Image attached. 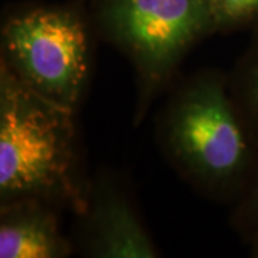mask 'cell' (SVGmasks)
Returning <instances> with one entry per match:
<instances>
[{
	"label": "cell",
	"mask_w": 258,
	"mask_h": 258,
	"mask_svg": "<svg viewBox=\"0 0 258 258\" xmlns=\"http://www.w3.org/2000/svg\"><path fill=\"white\" fill-rule=\"evenodd\" d=\"M159 145L178 174L204 195L235 203L258 162V142L230 91L228 76L188 78L159 113Z\"/></svg>",
	"instance_id": "6da1fadb"
},
{
	"label": "cell",
	"mask_w": 258,
	"mask_h": 258,
	"mask_svg": "<svg viewBox=\"0 0 258 258\" xmlns=\"http://www.w3.org/2000/svg\"><path fill=\"white\" fill-rule=\"evenodd\" d=\"M89 182L81 169L75 111L33 92L0 62V205L42 200L78 215Z\"/></svg>",
	"instance_id": "7a4b0ae2"
},
{
	"label": "cell",
	"mask_w": 258,
	"mask_h": 258,
	"mask_svg": "<svg viewBox=\"0 0 258 258\" xmlns=\"http://www.w3.org/2000/svg\"><path fill=\"white\" fill-rule=\"evenodd\" d=\"M33 92L76 112L91 72V40L79 10L36 6L2 26V59Z\"/></svg>",
	"instance_id": "3957f363"
},
{
	"label": "cell",
	"mask_w": 258,
	"mask_h": 258,
	"mask_svg": "<svg viewBox=\"0 0 258 258\" xmlns=\"http://www.w3.org/2000/svg\"><path fill=\"white\" fill-rule=\"evenodd\" d=\"M99 22L148 88L165 82L186 52L215 32L212 0H102Z\"/></svg>",
	"instance_id": "277c9868"
},
{
	"label": "cell",
	"mask_w": 258,
	"mask_h": 258,
	"mask_svg": "<svg viewBox=\"0 0 258 258\" xmlns=\"http://www.w3.org/2000/svg\"><path fill=\"white\" fill-rule=\"evenodd\" d=\"M76 217L75 242L85 257H159L132 198L108 172L91 179L85 207Z\"/></svg>",
	"instance_id": "5b68a950"
},
{
	"label": "cell",
	"mask_w": 258,
	"mask_h": 258,
	"mask_svg": "<svg viewBox=\"0 0 258 258\" xmlns=\"http://www.w3.org/2000/svg\"><path fill=\"white\" fill-rule=\"evenodd\" d=\"M59 207L42 200L0 205V257L64 258L75 245L63 234Z\"/></svg>",
	"instance_id": "8992f818"
},
{
	"label": "cell",
	"mask_w": 258,
	"mask_h": 258,
	"mask_svg": "<svg viewBox=\"0 0 258 258\" xmlns=\"http://www.w3.org/2000/svg\"><path fill=\"white\" fill-rule=\"evenodd\" d=\"M228 83L234 101L258 142V29L254 30L249 46L228 76Z\"/></svg>",
	"instance_id": "52a82bcc"
},
{
	"label": "cell",
	"mask_w": 258,
	"mask_h": 258,
	"mask_svg": "<svg viewBox=\"0 0 258 258\" xmlns=\"http://www.w3.org/2000/svg\"><path fill=\"white\" fill-rule=\"evenodd\" d=\"M215 30L258 29V0H212Z\"/></svg>",
	"instance_id": "ba28073f"
},
{
	"label": "cell",
	"mask_w": 258,
	"mask_h": 258,
	"mask_svg": "<svg viewBox=\"0 0 258 258\" xmlns=\"http://www.w3.org/2000/svg\"><path fill=\"white\" fill-rule=\"evenodd\" d=\"M232 224L247 242L258 240V162L248 184L235 201Z\"/></svg>",
	"instance_id": "9c48e42d"
},
{
	"label": "cell",
	"mask_w": 258,
	"mask_h": 258,
	"mask_svg": "<svg viewBox=\"0 0 258 258\" xmlns=\"http://www.w3.org/2000/svg\"><path fill=\"white\" fill-rule=\"evenodd\" d=\"M248 244H249V252H251V255L258 258V240L251 241V242H248Z\"/></svg>",
	"instance_id": "30bf717a"
}]
</instances>
